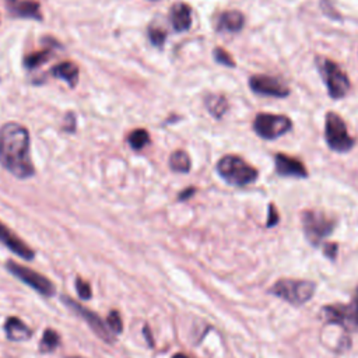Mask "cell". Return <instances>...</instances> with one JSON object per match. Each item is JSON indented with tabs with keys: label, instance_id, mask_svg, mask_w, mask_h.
Returning <instances> with one entry per match:
<instances>
[{
	"label": "cell",
	"instance_id": "1",
	"mask_svg": "<svg viewBox=\"0 0 358 358\" xmlns=\"http://www.w3.org/2000/svg\"><path fill=\"white\" fill-rule=\"evenodd\" d=\"M0 164L20 179L35 173L29 157V134L22 124L8 122L0 127Z\"/></svg>",
	"mask_w": 358,
	"mask_h": 358
},
{
	"label": "cell",
	"instance_id": "2",
	"mask_svg": "<svg viewBox=\"0 0 358 358\" xmlns=\"http://www.w3.org/2000/svg\"><path fill=\"white\" fill-rule=\"evenodd\" d=\"M218 175L231 186H246L253 183L259 173L245 159L238 155H224L217 162Z\"/></svg>",
	"mask_w": 358,
	"mask_h": 358
},
{
	"label": "cell",
	"instance_id": "3",
	"mask_svg": "<svg viewBox=\"0 0 358 358\" xmlns=\"http://www.w3.org/2000/svg\"><path fill=\"white\" fill-rule=\"evenodd\" d=\"M316 66L326 84L329 95L333 99H340L345 96L350 90V78L340 69V66L324 56L316 57Z\"/></svg>",
	"mask_w": 358,
	"mask_h": 358
},
{
	"label": "cell",
	"instance_id": "4",
	"mask_svg": "<svg viewBox=\"0 0 358 358\" xmlns=\"http://www.w3.org/2000/svg\"><path fill=\"white\" fill-rule=\"evenodd\" d=\"M315 284L309 280H278L268 292L292 305H302L315 294Z\"/></svg>",
	"mask_w": 358,
	"mask_h": 358
},
{
	"label": "cell",
	"instance_id": "5",
	"mask_svg": "<svg viewBox=\"0 0 358 358\" xmlns=\"http://www.w3.org/2000/svg\"><path fill=\"white\" fill-rule=\"evenodd\" d=\"M301 221L303 234L313 246L320 245V242L329 236L336 227V221L333 218L317 210H305L301 214Z\"/></svg>",
	"mask_w": 358,
	"mask_h": 358
},
{
	"label": "cell",
	"instance_id": "6",
	"mask_svg": "<svg viewBox=\"0 0 358 358\" xmlns=\"http://www.w3.org/2000/svg\"><path fill=\"white\" fill-rule=\"evenodd\" d=\"M324 138L327 145L336 152H347L355 144V140L350 136L343 117L334 112H329L326 115Z\"/></svg>",
	"mask_w": 358,
	"mask_h": 358
},
{
	"label": "cell",
	"instance_id": "7",
	"mask_svg": "<svg viewBox=\"0 0 358 358\" xmlns=\"http://www.w3.org/2000/svg\"><path fill=\"white\" fill-rule=\"evenodd\" d=\"M292 129V122L285 115L259 113L253 120L255 133L264 140H275Z\"/></svg>",
	"mask_w": 358,
	"mask_h": 358
},
{
	"label": "cell",
	"instance_id": "8",
	"mask_svg": "<svg viewBox=\"0 0 358 358\" xmlns=\"http://www.w3.org/2000/svg\"><path fill=\"white\" fill-rule=\"evenodd\" d=\"M6 268L14 277H17L20 281L29 285L31 288H34L36 292H39L43 296H52L56 291L55 284L48 277H45L43 274H41V273H38V271H35L29 267L22 266V264H20L14 260H7Z\"/></svg>",
	"mask_w": 358,
	"mask_h": 358
},
{
	"label": "cell",
	"instance_id": "9",
	"mask_svg": "<svg viewBox=\"0 0 358 358\" xmlns=\"http://www.w3.org/2000/svg\"><path fill=\"white\" fill-rule=\"evenodd\" d=\"M60 299L63 301V303L66 306H69L74 313H77L81 319H84L87 322V324L90 326V329L105 343H113L115 341V336L112 334V331L109 330L106 322L102 320L101 316H98L95 312L90 310L88 308L80 305L78 302H76L74 299H71L67 295H62Z\"/></svg>",
	"mask_w": 358,
	"mask_h": 358
},
{
	"label": "cell",
	"instance_id": "10",
	"mask_svg": "<svg viewBox=\"0 0 358 358\" xmlns=\"http://www.w3.org/2000/svg\"><path fill=\"white\" fill-rule=\"evenodd\" d=\"M250 90L257 95L264 96H274V98H285L289 95V88L281 83L278 78L266 76V74H256L249 78Z\"/></svg>",
	"mask_w": 358,
	"mask_h": 358
},
{
	"label": "cell",
	"instance_id": "11",
	"mask_svg": "<svg viewBox=\"0 0 358 358\" xmlns=\"http://www.w3.org/2000/svg\"><path fill=\"white\" fill-rule=\"evenodd\" d=\"M0 242L13 253H15L17 256L25 260H32L35 257V252L1 221H0Z\"/></svg>",
	"mask_w": 358,
	"mask_h": 358
},
{
	"label": "cell",
	"instance_id": "12",
	"mask_svg": "<svg viewBox=\"0 0 358 358\" xmlns=\"http://www.w3.org/2000/svg\"><path fill=\"white\" fill-rule=\"evenodd\" d=\"M274 166H275V172L280 176H294V178H306L308 176V171L299 159L289 157L287 154H282V152L275 154Z\"/></svg>",
	"mask_w": 358,
	"mask_h": 358
},
{
	"label": "cell",
	"instance_id": "13",
	"mask_svg": "<svg viewBox=\"0 0 358 358\" xmlns=\"http://www.w3.org/2000/svg\"><path fill=\"white\" fill-rule=\"evenodd\" d=\"M169 20L175 31H187L192 25V8L186 3H176L171 7Z\"/></svg>",
	"mask_w": 358,
	"mask_h": 358
},
{
	"label": "cell",
	"instance_id": "14",
	"mask_svg": "<svg viewBox=\"0 0 358 358\" xmlns=\"http://www.w3.org/2000/svg\"><path fill=\"white\" fill-rule=\"evenodd\" d=\"M6 336L11 341H25L31 338L32 330L20 319L15 316H10L4 323Z\"/></svg>",
	"mask_w": 358,
	"mask_h": 358
},
{
	"label": "cell",
	"instance_id": "15",
	"mask_svg": "<svg viewBox=\"0 0 358 358\" xmlns=\"http://www.w3.org/2000/svg\"><path fill=\"white\" fill-rule=\"evenodd\" d=\"M10 11L22 18H35L41 20V11H39V4L32 0H7Z\"/></svg>",
	"mask_w": 358,
	"mask_h": 358
},
{
	"label": "cell",
	"instance_id": "16",
	"mask_svg": "<svg viewBox=\"0 0 358 358\" xmlns=\"http://www.w3.org/2000/svg\"><path fill=\"white\" fill-rule=\"evenodd\" d=\"M245 24V17L241 11L238 10H228L224 11L217 24L218 31H228V32H238L242 29Z\"/></svg>",
	"mask_w": 358,
	"mask_h": 358
},
{
	"label": "cell",
	"instance_id": "17",
	"mask_svg": "<svg viewBox=\"0 0 358 358\" xmlns=\"http://www.w3.org/2000/svg\"><path fill=\"white\" fill-rule=\"evenodd\" d=\"M53 77L64 80L70 87H76L78 81V66L73 62H62L50 70Z\"/></svg>",
	"mask_w": 358,
	"mask_h": 358
},
{
	"label": "cell",
	"instance_id": "18",
	"mask_svg": "<svg viewBox=\"0 0 358 358\" xmlns=\"http://www.w3.org/2000/svg\"><path fill=\"white\" fill-rule=\"evenodd\" d=\"M206 108L210 112L211 116L215 119H221L225 112L228 110V101L224 95H217V94H210L206 96Z\"/></svg>",
	"mask_w": 358,
	"mask_h": 358
},
{
	"label": "cell",
	"instance_id": "19",
	"mask_svg": "<svg viewBox=\"0 0 358 358\" xmlns=\"http://www.w3.org/2000/svg\"><path fill=\"white\" fill-rule=\"evenodd\" d=\"M192 162H190V157L187 155L186 151L183 150H176L171 154L169 157V168L173 172H180V173H186L190 171Z\"/></svg>",
	"mask_w": 358,
	"mask_h": 358
},
{
	"label": "cell",
	"instance_id": "20",
	"mask_svg": "<svg viewBox=\"0 0 358 358\" xmlns=\"http://www.w3.org/2000/svg\"><path fill=\"white\" fill-rule=\"evenodd\" d=\"M344 329L358 330V288L350 305H344Z\"/></svg>",
	"mask_w": 358,
	"mask_h": 358
},
{
	"label": "cell",
	"instance_id": "21",
	"mask_svg": "<svg viewBox=\"0 0 358 358\" xmlns=\"http://www.w3.org/2000/svg\"><path fill=\"white\" fill-rule=\"evenodd\" d=\"M60 344V336L53 329H46L42 334L41 343H39V351L41 352H52L55 351Z\"/></svg>",
	"mask_w": 358,
	"mask_h": 358
},
{
	"label": "cell",
	"instance_id": "22",
	"mask_svg": "<svg viewBox=\"0 0 358 358\" xmlns=\"http://www.w3.org/2000/svg\"><path fill=\"white\" fill-rule=\"evenodd\" d=\"M127 141L133 150H143L150 143V134L144 129H136L129 134Z\"/></svg>",
	"mask_w": 358,
	"mask_h": 358
},
{
	"label": "cell",
	"instance_id": "23",
	"mask_svg": "<svg viewBox=\"0 0 358 358\" xmlns=\"http://www.w3.org/2000/svg\"><path fill=\"white\" fill-rule=\"evenodd\" d=\"M52 52L50 49H45V50H38V52H34L31 55H28L25 57V66L28 69H35L41 64H43L45 62H48V59L50 57Z\"/></svg>",
	"mask_w": 358,
	"mask_h": 358
},
{
	"label": "cell",
	"instance_id": "24",
	"mask_svg": "<svg viewBox=\"0 0 358 358\" xmlns=\"http://www.w3.org/2000/svg\"><path fill=\"white\" fill-rule=\"evenodd\" d=\"M106 324L109 330L115 334H120L123 330V322L120 317V313L117 310H112L106 317Z\"/></svg>",
	"mask_w": 358,
	"mask_h": 358
},
{
	"label": "cell",
	"instance_id": "25",
	"mask_svg": "<svg viewBox=\"0 0 358 358\" xmlns=\"http://www.w3.org/2000/svg\"><path fill=\"white\" fill-rule=\"evenodd\" d=\"M148 38H150V42L157 46V48H162L164 43H165V39H166V32L161 28H157V27H150L148 28Z\"/></svg>",
	"mask_w": 358,
	"mask_h": 358
},
{
	"label": "cell",
	"instance_id": "26",
	"mask_svg": "<svg viewBox=\"0 0 358 358\" xmlns=\"http://www.w3.org/2000/svg\"><path fill=\"white\" fill-rule=\"evenodd\" d=\"M213 56H214V60L220 64H224L227 67H235V62L234 59L231 57V55L222 49V48H215L214 52H213Z\"/></svg>",
	"mask_w": 358,
	"mask_h": 358
},
{
	"label": "cell",
	"instance_id": "27",
	"mask_svg": "<svg viewBox=\"0 0 358 358\" xmlns=\"http://www.w3.org/2000/svg\"><path fill=\"white\" fill-rule=\"evenodd\" d=\"M76 289H77V294L81 299L87 301L92 296V289H91V285L88 281L83 280L81 277H77L76 278Z\"/></svg>",
	"mask_w": 358,
	"mask_h": 358
},
{
	"label": "cell",
	"instance_id": "28",
	"mask_svg": "<svg viewBox=\"0 0 358 358\" xmlns=\"http://www.w3.org/2000/svg\"><path fill=\"white\" fill-rule=\"evenodd\" d=\"M278 220H280V215H278V213H277L274 204H270V206H268V218H267L266 225H267V227H274V225L278 222Z\"/></svg>",
	"mask_w": 358,
	"mask_h": 358
},
{
	"label": "cell",
	"instance_id": "29",
	"mask_svg": "<svg viewBox=\"0 0 358 358\" xmlns=\"http://www.w3.org/2000/svg\"><path fill=\"white\" fill-rule=\"evenodd\" d=\"M323 253L329 257V259H336L337 256V243H324L323 245Z\"/></svg>",
	"mask_w": 358,
	"mask_h": 358
},
{
	"label": "cell",
	"instance_id": "30",
	"mask_svg": "<svg viewBox=\"0 0 358 358\" xmlns=\"http://www.w3.org/2000/svg\"><path fill=\"white\" fill-rule=\"evenodd\" d=\"M194 192H196L194 187L186 189V192H182V193L179 194V200H186V199H189L192 194H194Z\"/></svg>",
	"mask_w": 358,
	"mask_h": 358
},
{
	"label": "cell",
	"instance_id": "31",
	"mask_svg": "<svg viewBox=\"0 0 358 358\" xmlns=\"http://www.w3.org/2000/svg\"><path fill=\"white\" fill-rule=\"evenodd\" d=\"M143 331H144V334H145V338L148 340V344H150V345H152L154 343H152V340H150V336H151V334H150V329H148V326H144Z\"/></svg>",
	"mask_w": 358,
	"mask_h": 358
},
{
	"label": "cell",
	"instance_id": "32",
	"mask_svg": "<svg viewBox=\"0 0 358 358\" xmlns=\"http://www.w3.org/2000/svg\"><path fill=\"white\" fill-rule=\"evenodd\" d=\"M172 358H189V357L185 355V354H182V352H178V354H175Z\"/></svg>",
	"mask_w": 358,
	"mask_h": 358
},
{
	"label": "cell",
	"instance_id": "33",
	"mask_svg": "<svg viewBox=\"0 0 358 358\" xmlns=\"http://www.w3.org/2000/svg\"><path fill=\"white\" fill-rule=\"evenodd\" d=\"M66 358H84V357H66Z\"/></svg>",
	"mask_w": 358,
	"mask_h": 358
}]
</instances>
